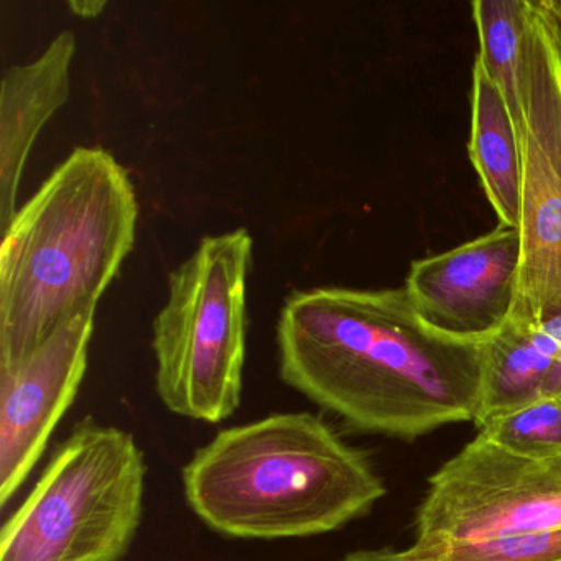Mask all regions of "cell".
<instances>
[{"instance_id":"9","label":"cell","mask_w":561,"mask_h":561,"mask_svg":"<svg viewBox=\"0 0 561 561\" xmlns=\"http://www.w3.org/2000/svg\"><path fill=\"white\" fill-rule=\"evenodd\" d=\"M520 262L518 229L499 226L442 254L413 261L403 288L430 327L484 341L511 318Z\"/></svg>"},{"instance_id":"13","label":"cell","mask_w":561,"mask_h":561,"mask_svg":"<svg viewBox=\"0 0 561 561\" xmlns=\"http://www.w3.org/2000/svg\"><path fill=\"white\" fill-rule=\"evenodd\" d=\"M479 435L528 458L561 456V399L545 397L479 423Z\"/></svg>"},{"instance_id":"8","label":"cell","mask_w":561,"mask_h":561,"mask_svg":"<svg viewBox=\"0 0 561 561\" xmlns=\"http://www.w3.org/2000/svg\"><path fill=\"white\" fill-rule=\"evenodd\" d=\"M96 308L68 320L19 369L0 373V505L44 456L88 369Z\"/></svg>"},{"instance_id":"7","label":"cell","mask_w":561,"mask_h":561,"mask_svg":"<svg viewBox=\"0 0 561 561\" xmlns=\"http://www.w3.org/2000/svg\"><path fill=\"white\" fill-rule=\"evenodd\" d=\"M561 528V456L528 458L476 436L430 478L415 547Z\"/></svg>"},{"instance_id":"4","label":"cell","mask_w":561,"mask_h":561,"mask_svg":"<svg viewBox=\"0 0 561 561\" xmlns=\"http://www.w3.org/2000/svg\"><path fill=\"white\" fill-rule=\"evenodd\" d=\"M146 479L136 436L87 416L2 527L0 561L123 560L142 524Z\"/></svg>"},{"instance_id":"3","label":"cell","mask_w":561,"mask_h":561,"mask_svg":"<svg viewBox=\"0 0 561 561\" xmlns=\"http://www.w3.org/2000/svg\"><path fill=\"white\" fill-rule=\"evenodd\" d=\"M182 482L196 517L239 540L331 534L387 492L369 458L311 412L221 430L183 466Z\"/></svg>"},{"instance_id":"16","label":"cell","mask_w":561,"mask_h":561,"mask_svg":"<svg viewBox=\"0 0 561 561\" xmlns=\"http://www.w3.org/2000/svg\"><path fill=\"white\" fill-rule=\"evenodd\" d=\"M68 8L78 18L96 19L103 14L104 9L107 8V2H103V0H71Z\"/></svg>"},{"instance_id":"15","label":"cell","mask_w":561,"mask_h":561,"mask_svg":"<svg viewBox=\"0 0 561 561\" xmlns=\"http://www.w3.org/2000/svg\"><path fill=\"white\" fill-rule=\"evenodd\" d=\"M561 61V0H535Z\"/></svg>"},{"instance_id":"5","label":"cell","mask_w":561,"mask_h":561,"mask_svg":"<svg viewBox=\"0 0 561 561\" xmlns=\"http://www.w3.org/2000/svg\"><path fill=\"white\" fill-rule=\"evenodd\" d=\"M252 245L245 228L206 236L169 275L152 350L157 393L175 415L221 423L241 405Z\"/></svg>"},{"instance_id":"12","label":"cell","mask_w":561,"mask_h":561,"mask_svg":"<svg viewBox=\"0 0 561 561\" xmlns=\"http://www.w3.org/2000/svg\"><path fill=\"white\" fill-rule=\"evenodd\" d=\"M471 9L479 37L478 58L501 90L518 130L522 64L531 0H476Z\"/></svg>"},{"instance_id":"1","label":"cell","mask_w":561,"mask_h":561,"mask_svg":"<svg viewBox=\"0 0 561 561\" xmlns=\"http://www.w3.org/2000/svg\"><path fill=\"white\" fill-rule=\"evenodd\" d=\"M277 347L280 379L359 432L412 442L478 415L485 340L430 327L403 287L291 291Z\"/></svg>"},{"instance_id":"18","label":"cell","mask_w":561,"mask_h":561,"mask_svg":"<svg viewBox=\"0 0 561 561\" xmlns=\"http://www.w3.org/2000/svg\"><path fill=\"white\" fill-rule=\"evenodd\" d=\"M545 328H547L548 333L557 340V343L561 346V314L558 317L551 318V320L545 321Z\"/></svg>"},{"instance_id":"2","label":"cell","mask_w":561,"mask_h":561,"mask_svg":"<svg viewBox=\"0 0 561 561\" xmlns=\"http://www.w3.org/2000/svg\"><path fill=\"white\" fill-rule=\"evenodd\" d=\"M129 172L77 147L19 209L0 248V373L31 359L68 320L96 308L136 242Z\"/></svg>"},{"instance_id":"14","label":"cell","mask_w":561,"mask_h":561,"mask_svg":"<svg viewBox=\"0 0 561 561\" xmlns=\"http://www.w3.org/2000/svg\"><path fill=\"white\" fill-rule=\"evenodd\" d=\"M396 561H561V528L396 551Z\"/></svg>"},{"instance_id":"11","label":"cell","mask_w":561,"mask_h":561,"mask_svg":"<svg viewBox=\"0 0 561 561\" xmlns=\"http://www.w3.org/2000/svg\"><path fill=\"white\" fill-rule=\"evenodd\" d=\"M469 160L478 173L499 226L518 228L520 221V134L497 84L482 61L472 67Z\"/></svg>"},{"instance_id":"17","label":"cell","mask_w":561,"mask_h":561,"mask_svg":"<svg viewBox=\"0 0 561 561\" xmlns=\"http://www.w3.org/2000/svg\"><path fill=\"white\" fill-rule=\"evenodd\" d=\"M337 561H396V550L379 548V550H356L344 554Z\"/></svg>"},{"instance_id":"6","label":"cell","mask_w":561,"mask_h":561,"mask_svg":"<svg viewBox=\"0 0 561 561\" xmlns=\"http://www.w3.org/2000/svg\"><path fill=\"white\" fill-rule=\"evenodd\" d=\"M522 242L517 300L508 321L561 314V61L537 2L520 77Z\"/></svg>"},{"instance_id":"10","label":"cell","mask_w":561,"mask_h":561,"mask_svg":"<svg viewBox=\"0 0 561 561\" xmlns=\"http://www.w3.org/2000/svg\"><path fill=\"white\" fill-rule=\"evenodd\" d=\"M77 35L64 31L31 64L8 68L0 84V231L18 215L25 163L45 124L70 98Z\"/></svg>"}]
</instances>
